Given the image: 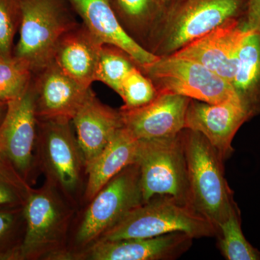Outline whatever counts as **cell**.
Returning a JSON list of instances; mask_svg holds the SVG:
<instances>
[{"label": "cell", "mask_w": 260, "mask_h": 260, "mask_svg": "<svg viewBox=\"0 0 260 260\" xmlns=\"http://www.w3.org/2000/svg\"><path fill=\"white\" fill-rule=\"evenodd\" d=\"M77 211L47 181L32 188L23 207L25 234L18 260H72L70 232Z\"/></svg>", "instance_id": "cell-1"}, {"label": "cell", "mask_w": 260, "mask_h": 260, "mask_svg": "<svg viewBox=\"0 0 260 260\" xmlns=\"http://www.w3.org/2000/svg\"><path fill=\"white\" fill-rule=\"evenodd\" d=\"M35 157L38 170L45 181L79 210L83 204L88 169L73 121L38 120Z\"/></svg>", "instance_id": "cell-2"}, {"label": "cell", "mask_w": 260, "mask_h": 260, "mask_svg": "<svg viewBox=\"0 0 260 260\" xmlns=\"http://www.w3.org/2000/svg\"><path fill=\"white\" fill-rule=\"evenodd\" d=\"M143 203L139 167L132 164L77 211L70 232L72 260L78 259L126 214Z\"/></svg>", "instance_id": "cell-3"}, {"label": "cell", "mask_w": 260, "mask_h": 260, "mask_svg": "<svg viewBox=\"0 0 260 260\" xmlns=\"http://www.w3.org/2000/svg\"><path fill=\"white\" fill-rule=\"evenodd\" d=\"M186 168L189 203L216 227L237 206L224 174L223 158L198 132L181 131Z\"/></svg>", "instance_id": "cell-4"}, {"label": "cell", "mask_w": 260, "mask_h": 260, "mask_svg": "<svg viewBox=\"0 0 260 260\" xmlns=\"http://www.w3.org/2000/svg\"><path fill=\"white\" fill-rule=\"evenodd\" d=\"M247 0H172L148 51L172 56L187 44L233 18L245 14Z\"/></svg>", "instance_id": "cell-5"}, {"label": "cell", "mask_w": 260, "mask_h": 260, "mask_svg": "<svg viewBox=\"0 0 260 260\" xmlns=\"http://www.w3.org/2000/svg\"><path fill=\"white\" fill-rule=\"evenodd\" d=\"M174 232L186 233L193 239L218 234L216 227L189 203L159 196L132 210L98 242L145 239Z\"/></svg>", "instance_id": "cell-6"}, {"label": "cell", "mask_w": 260, "mask_h": 260, "mask_svg": "<svg viewBox=\"0 0 260 260\" xmlns=\"http://www.w3.org/2000/svg\"><path fill=\"white\" fill-rule=\"evenodd\" d=\"M20 5L14 56L26 61L34 73L53 61L58 41L79 21L67 0H20Z\"/></svg>", "instance_id": "cell-7"}, {"label": "cell", "mask_w": 260, "mask_h": 260, "mask_svg": "<svg viewBox=\"0 0 260 260\" xmlns=\"http://www.w3.org/2000/svg\"><path fill=\"white\" fill-rule=\"evenodd\" d=\"M136 164L144 203L155 197L169 196L190 204L181 132L172 138L139 140Z\"/></svg>", "instance_id": "cell-8"}, {"label": "cell", "mask_w": 260, "mask_h": 260, "mask_svg": "<svg viewBox=\"0 0 260 260\" xmlns=\"http://www.w3.org/2000/svg\"><path fill=\"white\" fill-rule=\"evenodd\" d=\"M138 66L158 93L177 94L208 104L237 97L229 82L194 61L172 55Z\"/></svg>", "instance_id": "cell-9"}, {"label": "cell", "mask_w": 260, "mask_h": 260, "mask_svg": "<svg viewBox=\"0 0 260 260\" xmlns=\"http://www.w3.org/2000/svg\"><path fill=\"white\" fill-rule=\"evenodd\" d=\"M37 125L31 82L24 93L7 103L0 123V153L30 184L39 172L35 157Z\"/></svg>", "instance_id": "cell-10"}, {"label": "cell", "mask_w": 260, "mask_h": 260, "mask_svg": "<svg viewBox=\"0 0 260 260\" xmlns=\"http://www.w3.org/2000/svg\"><path fill=\"white\" fill-rule=\"evenodd\" d=\"M243 17L227 20L173 56L199 63L231 83L242 43L250 32L244 28Z\"/></svg>", "instance_id": "cell-11"}, {"label": "cell", "mask_w": 260, "mask_h": 260, "mask_svg": "<svg viewBox=\"0 0 260 260\" xmlns=\"http://www.w3.org/2000/svg\"><path fill=\"white\" fill-rule=\"evenodd\" d=\"M249 120L237 97L219 104L190 99L184 128L203 135L225 161L234 153V136L242 124Z\"/></svg>", "instance_id": "cell-12"}, {"label": "cell", "mask_w": 260, "mask_h": 260, "mask_svg": "<svg viewBox=\"0 0 260 260\" xmlns=\"http://www.w3.org/2000/svg\"><path fill=\"white\" fill-rule=\"evenodd\" d=\"M190 99L177 94L158 93L152 102L132 109H119L123 125L138 140L164 139L184 129Z\"/></svg>", "instance_id": "cell-13"}, {"label": "cell", "mask_w": 260, "mask_h": 260, "mask_svg": "<svg viewBox=\"0 0 260 260\" xmlns=\"http://www.w3.org/2000/svg\"><path fill=\"white\" fill-rule=\"evenodd\" d=\"M193 238L174 232L145 239L99 241L77 260H174L189 250Z\"/></svg>", "instance_id": "cell-14"}, {"label": "cell", "mask_w": 260, "mask_h": 260, "mask_svg": "<svg viewBox=\"0 0 260 260\" xmlns=\"http://www.w3.org/2000/svg\"><path fill=\"white\" fill-rule=\"evenodd\" d=\"M32 85L38 120H72L91 88L75 83L54 61L34 73Z\"/></svg>", "instance_id": "cell-15"}, {"label": "cell", "mask_w": 260, "mask_h": 260, "mask_svg": "<svg viewBox=\"0 0 260 260\" xmlns=\"http://www.w3.org/2000/svg\"><path fill=\"white\" fill-rule=\"evenodd\" d=\"M72 121L87 169L124 126L119 109L101 102L92 88Z\"/></svg>", "instance_id": "cell-16"}, {"label": "cell", "mask_w": 260, "mask_h": 260, "mask_svg": "<svg viewBox=\"0 0 260 260\" xmlns=\"http://www.w3.org/2000/svg\"><path fill=\"white\" fill-rule=\"evenodd\" d=\"M104 43L82 22L61 36L53 61L83 88L95 82L98 63Z\"/></svg>", "instance_id": "cell-17"}, {"label": "cell", "mask_w": 260, "mask_h": 260, "mask_svg": "<svg viewBox=\"0 0 260 260\" xmlns=\"http://www.w3.org/2000/svg\"><path fill=\"white\" fill-rule=\"evenodd\" d=\"M77 16L104 44L125 51L137 65L153 62L159 56L137 44L121 26L113 8L112 0H67Z\"/></svg>", "instance_id": "cell-18"}, {"label": "cell", "mask_w": 260, "mask_h": 260, "mask_svg": "<svg viewBox=\"0 0 260 260\" xmlns=\"http://www.w3.org/2000/svg\"><path fill=\"white\" fill-rule=\"evenodd\" d=\"M139 140L123 126L88 168L83 204L90 201L99 191L124 168L136 164Z\"/></svg>", "instance_id": "cell-19"}, {"label": "cell", "mask_w": 260, "mask_h": 260, "mask_svg": "<svg viewBox=\"0 0 260 260\" xmlns=\"http://www.w3.org/2000/svg\"><path fill=\"white\" fill-rule=\"evenodd\" d=\"M169 4V0H112L121 26L133 40L148 51Z\"/></svg>", "instance_id": "cell-20"}, {"label": "cell", "mask_w": 260, "mask_h": 260, "mask_svg": "<svg viewBox=\"0 0 260 260\" xmlns=\"http://www.w3.org/2000/svg\"><path fill=\"white\" fill-rule=\"evenodd\" d=\"M231 85L249 119L260 115L259 32H250L244 39Z\"/></svg>", "instance_id": "cell-21"}, {"label": "cell", "mask_w": 260, "mask_h": 260, "mask_svg": "<svg viewBox=\"0 0 260 260\" xmlns=\"http://www.w3.org/2000/svg\"><path fill=\"white\" fill-rule=\"evenodd\" d=\"M218 246L227 260H260V251L246 240L238 205L218 227Z\"/></svg>", "instance_id": "cell-22"}, {"label": "cell", "mask_w": 260, "mask_h": 260, "mask_svg": "<svg viewBox=\"0 0 260 260\" xmlns=\"http://www.w3.org/2000/svg\"><path fill=\"white\" fill-rule=\"evenodd\" d=\"M135 66L136 63L125 51L104 44L98 63L95 81L102 82L119 94L121 84Z\"/></svg>", "instance_id": "cell-23"}, {"label": "cell", "mask_w": 260, "mask_h": 260, "mask_svg": "<svg viewBox=\"0 0 260 260\" xmlns=\"http://www.w3.org/2000/svg\"><path fill=\"white\" fill-rule=\"evenodd\" d=\"M32 75L26 61L14 55H0V102L8 103L24 93L31 84Z\"/></svg>", "instance_id": "cell-24"}, {"label": "cell", "mask_w": 260, "mask_h": 260, "mask_svg": "<svg viewBox=\"0 0 260 260\" xmlns=\"http://www.w3.org/2000/svg\"><path fill=\"white\" fill-rule=\"evenodd\" d=\"M32 187L0 153V208L23 207Z\"/></svg>", "instance_id": "cell-25"}, {"label": "cell", "mask_w": 260, "mask_h": 260, "mask_svg": "<svg viewBox=\"0 0 260 260\" xmlns=\"http://www.w3.org/2000/svg\"><path fill=\"white\" fill-rule=\"evenodd\" d=\"M23 207L0 208V259L18 260L23 239L17 234L25 225Z\"/></svg>", "instance_id": "cell-26"}, {"label": "cell", "mask_w": 260, "mask_h": 260, "mask_svg": "<svg viewBox=\"0 0 260 260\" xmlns=\"http://www.w3.org/2000/svg\"><path fill=\"white\" fill-rule=\"evenodd\" d=\"M158 94L153 82L136 64L123 81L118 95L124 102L121 109H132L152 102Z\"/></svg>", "instance_id": "cell-27"}, {"label": "cell", "mask_w": 260, "mask_h": 260, "mask_svg": "<svg viewBox=\"0 0 260 260\" xmlns=\"http://www.w3.org/2000/svg\"><path fill=\"white\" fill-rule=\"evenodd\" d=\"M20 21V0H0V55L12 56L13 39Z\"/></svg>", "instance_id": "cell-28"}, {"label": "cell", "mask_w": 260, "mask_h": 260, "mask_svg": "<svg viewBox=\"0 0 260 260\" xmlns=\"http://www.w3.org/2000/svg\"><path fill=\"white\" fill-rule=\"evenodd\" d=\"M243 20L246 30L260 34V0H247Z\"/></svg>", "instance_id": "cell-29"}, {"label": "cell", "mask_w": 260, "mask_h": 260, "mask_svg": "<svg viewBox=\"0 0 260 260\" xmlns=\"http://www.w3.org/2000/svg\"><path fill=\"white\" fill-rule=\"evenodd\" d=\"M7 109V103L0 102V121L3 117V112H5Z\"/></svg>", "instance_id": "cell-30"}, {"label": "cell", "mask_w": 260, "mask_h": 260, "mask_svg": "<svg viewBox=\"0 0 260 260\" xmlns=\"http://www.w3.org/2000/svg\"><path fill=\"white\" fill-rule=\"evenodd\" d=\"M169 2L172 1V0H169Z\"/></svg>", "instance_id": "cell-31"}, {"label": "cell", "mask_w": 260, "mask_h": 260, "mask_svg": "<svg viewBox=\"0 0 260 260\" xmlns=\"http://www.w3.org/2000/svg\"></svg>", "instance_id": "cell-32"}]
</instances>
